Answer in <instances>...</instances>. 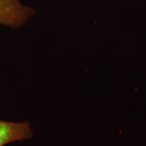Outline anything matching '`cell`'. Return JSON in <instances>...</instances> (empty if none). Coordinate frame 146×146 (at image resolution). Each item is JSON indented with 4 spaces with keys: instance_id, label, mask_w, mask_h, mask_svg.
<instances>
[{
    "instance_id": "obj_2",
    "label": "cell",
    "mask_w": 146,
    "mask_h": 146,
    "mask_svg": "<svg viewBox=\"0 0 146 146\" xmlns=\"http://www.w3.org/2000/svg\"><path fill=\"white\" fill-rule=\"evenodd\" d=\"M33 131L28 121L9 122L0 120V146H4L11 142L31 139Z\"/></svg>"
},
{
    "instance_id": "obj_1",
    "label": "cell",
    "mask_w": 146,
    "mask_h": 146,
    "mask_svg": "<svg viewBox=\"0 0 146 146\" xmlns=\"http://www.w3.org/2000/svg\"><path fill=\"white\" fill-rule=\"evenodd\" d=\"M35 14L31 7L22 5L19 0H0V25L11 28L24 25Z\"/></svg>"
}]
</instances>
